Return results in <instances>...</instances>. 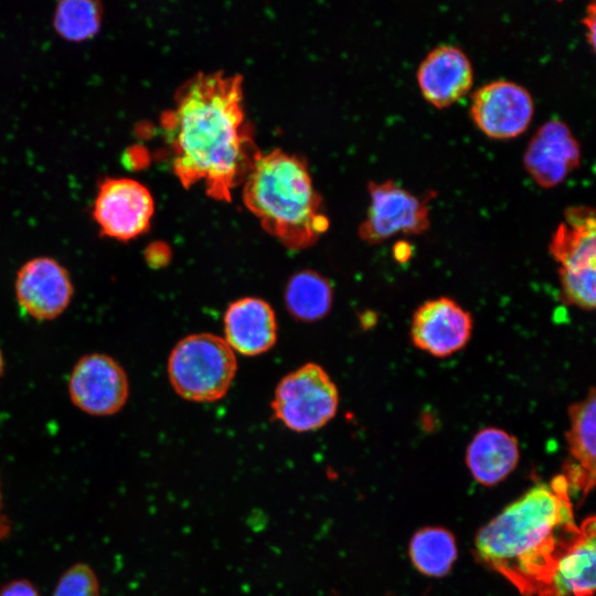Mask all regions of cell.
Returning a JSON list of instances; mask_svg holds the SVG:
<instances>
[{"label":"cell","mask_w":596,"mask_h":596,"mask_svg":"<svg viewBox=\"0 0 596 596\" xmlns=\"http://www.w3.org/2000/svg\"><path fill=\"white\" fill-rule=\"evenodd\" d=\"M561 299L566 305L584 310H594L596 306V268L579 270L558 269Z\"/></svg>","instance_id":"obj_22"},{"label":"cell","mask_w":596,"mask_h":596,"mask_svg":"<svg viewBox=\"0 0 596 596\" xmlns=\"http://www.w3.org/2000/svg\"><path fill=\"white\" fill-rule=\"evenodd\" d=\"M52 596H100L98 576L87 563H75L61 574Z\"/></svg>","instance_id":"obj_23"},{"label":"cell","mask_w":596,"mask_h":596,"mask_svg":"<svg viewBox=\"0 0 596 596\" xmlns=\"http://www.w3.org/2000/svg\"><path fill=\"white\" fill-rule=\"evenodd\" d=\"M74 284L68 269L51 256L28 259L17 270L14 296L20 309L35 321L58 318L70 306Z\"/></svg>","instance_id":"obj_9"},{"label":"cell","mask_w":596,"mask_h":596,"mask_svg":"<svg viewBox=\"0 0 596 596\" xmlns=\"http://www.w3.org/2000/svg\"><path fill=\"white\" fill-rule=\"evenodd\" d=\"M578 533L570 489L560 475L530 488L485 525L475 555L522 595L542 596Z\"/></svg>","instance_id":"obj_2"},{"label":"cell","mask_w":596,"mask_h":596,"mask_svg":"<svg viewBox=\"0 0 596 596\" xmlns=\"http://www.w3.org/2000/svg\"><path fill=\"white\" fill-rule=\"evenodd\" d=\"M338 405V389L328 373L316 363H307L280 380L272 409L286 427L305 433L330 422Z\"/></svg>","instance_id":"obj_5"},{"label":"cell","mask_w":596,"mask_h":596,"mask_svg":"<svg viewBox=\"0 0 596 596\" xmlns=\"http://www.w3.org/2000/svg\"><path fill=\"white\" fill-rule=\"evenodd\" d=\"M581 147L570 127L560 120L541 125L523 157L524 168L543 188L561 183L579 164Z\"/></svg>","instance_id":"obj_12"},{"label":"cell","mask_w":596,"mask_h":596,"mask_svg":"<svg viewBox=\"0 0 596 596\" xmlns=\"http://www.w3.org/2000/svg\"><path fill=\"white\" fill-rule=\"evenodd\" d=\"M12 531V522L8 514L4 512L1 486H0V541L10 536Z\"/></svg>","instance_id":"obj_28"},{"label":"cell","mask_w":596,"mask_h":596,"mask_svg":"<svg viewBox=\"0 0 596 596\" xmlns=\"http://www.w3.org/2000/svg\"><path fill=\"white\" fill-rule=\"evenodd\" d=\"M595 1H592L586 8V14L583 17L582 22L587 29V41L589 45L595 49Z\"/></svg>","instance_id":"obj_26"},{"label":"cell","mask_w":596,"mask_h":596,"mask_svg":"<svg viewBox=\"0 0 596 596\" xmlns=\"http://www.w3.org/2000/svg\"><path fill=\"white\" fill-rule=\"evenodd\" d=\"M534 104L530 92L507 79H496L477 88L471 97L470 116L488 137L513 138L530 125Z\"/></svg>","instance_id":"obj_10"},{"label":"cell","mask_w":596,"mask_h":596,"mask_svg":"<svg viewBox=\"0 0 596 596\" xmlns=\"http://www.w3.org/2000/svg\"><path fill=\"white\" fill-rule=\"evenodd\" d=\"M0 596H41L36 586L26 578H15L0 586Z\"/></svg>","instance_id":"obj_24"},{"label":"cell","mask_w":596,"mask_h":596,"mask_svg":"<svg viewBox=\"0 0 596 596\" xmlns=\"http://www.w3.org/2000/svg\"><path fill=\"white\" fill-rule=\"evenodd\" d=\"M549 246L561 268L579 270L596 267L595 211L589 206H570L564 212Z\"/></svg>","instance_id":"obj_16"},{"label":"cell","mask_w":596,"mask_h":596,"mask_svg":"<svg viewBox=\"0 0 596 596\" xmlns=\"http://www.w3.org/2000/svg\"><path fill=\"white\" fill-rule=\"evenodd\" d=\"M332 300L329 280L317 272L305 269L288 279L285 302L289 313L298 320L312 322L326 317Z\"/></svg>","instance_id":"obj_19"},{"label":"cell","mask_w":596,"mask_h":596,"mask_svg":"<svg viewBox=\"0 0 596 596\" xmlns=\"http://www.w3.org/2000/svg\"><path fill=\"white\" fill-rule=\"evenodd\" d=\"M472 328L469 311L449 297H438L426 300L413 313L411 340L417 349L446 358L468 343Z\"/></svg>","instance_id":"obj_11"},{"label":"cell","mask_w":596,"mask_h":596,"mask_svg":"<svg viewBox=\"0 0 596 596\" xmlns=\"http://www.w3.org/2000/svg\"><path fill=\"white\" fill-rule=\"evenodd\" d=\"M153 213L152 194L139 181L108 177L99 182L92 215L100 236L135 240L149 230Z\"/></svg>","instance_id":"obj_6"},{"label":"cell","mask_w":596,"mask_h":596,"mask_svg":"<svg viewBox=\"0 0 596 596\" xmlns=\"http://www.w3.org/2000/svg\"><path fill=\"white\" fill-rule=\"evenodd\" d=\"M413 253L412 245L407 241H398L393 247V256L400 264L406 263Z\"/></svg>","instance_id":"obj_27"},{"label":"cell","mask_w":596,"mask_h":596,"mask_svg":"<svg viewBox=\"0 0 596 596\" xmlns=\"http://www.w3.org/2000/svg\"><path fill=\"white\" fill-rule=\"evenodd\" d=\"M224 334L231 349L244 355L268 351L277 340V322L272 306L256 297L233 301L224 315Z\"/></svg>","instance_id":"obj_15"},{"label":"cell","mask_w":596,"mask_h":596,"mask_svg":"<svg viewBox=\"0 0 596 596\" xmlns=\"http://www.w3.org/2000/svg\"><path fill=\"white\" fill-rule=\"evenodd\" d=\"M72 404L83 413L106 417L119 413L129 397V380L123 365L102 352L82 355L67 380Z\"/></svg>","instance_id":"obj_8"},{"label":"cell","mask_w":596,"mask_h":596,"mask_svg":"<svg viewBox=\"0 0 596 596\" xmlns=\"http://www.w3.org/2000/svg\"><path fill=\"white\" fill-rule=\"evenodd\" d=\"M409 556L422 574L444 576L450 571L457 557L455 538L444 528H424L413 535L409 543Z\"/></svg>","instance_id":"obj_20"},{"label":"cell","mask_w":596,"mask_h":596,"mask_svg":"<svg viewBox=\"0 0 596 596\" xmlns=\"http://www.w3.org/2000/svg\"><path fill=\"white\" fill-rule=\"evenodd\" d=\"M570 428L566 432L570 458L563 466L568 489L589 493L595 485L596 391L568 406Z\"/></svg>","instance_id":"obj_14"},{"label":"cell","mask_w":596,"mask_h":596,"mask_svg":"<svg viewBox=\"0 0 596 596\" xmlns=\"http://www.w3.org/2000/svg\"><path fill=\"white\" fill-rule=\"evenodd\" d=\"M237 370L234 351L224 338L190 334L180 340L168 359L173 390L192 402H215L230 390Z\"/></svg>","instance_id":"obj_4"},{"label":"cell","mask_w":596,"mask_h":596,"mask_svg":"<svg viewBox=\"0 0 596 596\" xmlns=\"http://www.w3.org/2000/svg\"><path fill=\"white\" fill-rule=\"evenodd\" d=\"M518 439L498 427L480 429L466 450V464L472 477L483 486L502 481L518 465Z\"/></svg>","instance_id":"obj_18"},{"label":"cell","mask_w":596,"mask_h":596,"mask_svg":"<svg viewBox=\"0 0 596 596\" xmlns=\"http://www.w3.org/2000/svg\"><path fill=\"white\" fill-rule=\"evenodd\" d=\"M368 189L370 205L358 231L364 242L377 244L397 233L422 234L429 227L428 203L434 193L418 196L394 180L371 181Z\"/></svg>","instance_id":"obj_7"},{"label":"cell","mask_w":596,"mask_h":596,"mask_svg":"<svg viewBox=\"0 0 596 596\" xmlns=\"http://www.w3.org/2000/svg\"><path fill=\"white\" fill-rule=\"evenodd\" d=\"M102 21L103 7L98 1H61L53 15L56 33L71 42H83L94 38L100 30Z\"/></svg>","instance_id":"obj_21"},{"label":"cell","mask_w":596,"mask_h":596,"mask_svg":"<svg viewBox=\"0 0 596 596\" xmlns=\"http://www.w3.org/2000/svg\"><path fill=\"white\" fill-rule=\"evenodd\" d=\"M595 592V518L585 519L579 533L560 560L542 596H593Z\"/></svg>","instance_id":"obj_17"},{"label":"cell","mask_w":596,"mask_h":596,"mask_svg":"<svg viewBox=\"0 0 596 596\" xmlns=\"http://www.w3.org/2000/svg\"><path fill=\"white\" fill-rule=\"evenodd\" d=\"M243 183L246 207L286 247L307 248L328 228L321 196L297 156L280 149L260 153Z\"/></svg>","instance_id":"obj_3"},{"label":"cell","mask_w":596,"mask_h":596,"mask_svg":"<svg viewBox=\"0 0 596 596\" xmlns=\"http://www.w3.org/2000/svg\"><path fill=\"white\" fill-rule=\"evenodd\" d=\"M416 76L423 96L435 107L444 108L470 89L473 71L460 47L443 44L426 54Z\"/></svg>","instance_id":"obj_13"},{"label":"cell","mask_w":596,"mask_h":596,"mask_svg":"<svg viewBox=\"0 0 596 596\" xmlns=\"http://www.w3.org/2000/svg\"><path fill=\"white\" fill-rule=\"evenodd\" d=\"M145 258L148 265L157 268L168 263L170 259V251L161 242H156L147 246Z\"/></svg>","instance_id":"obj_25"},{"label":"cell","mask_w":596,"mask_h":596,"mask_svg":"<svg viewBox=\"0 0 596 596\" xmlns=\"http://www.w3.org/2000/svg\"><path fill=\"white\" fill-rule=\"evenodd\" d=\"M242 83L236 74L200 72L179 88L175 108L162 117L180 183L203 182L219 201H231L260 155L245 119Z\"/></svg>","instance_id":"obj_1"},{"label":"cell","mask_w":596,"mask_h":596,"mask_svg":"<svg viewBox=\"0 0 596 596\" xmlns=\"http://www.w3.org/2000/svg\"><path fill=\"white\" fill-rule=\"evenodd\" d=\"M6 371V359L2 349L0 348V380L2 379Z\"/></svg>","instance_id":"obj_29"}]
</instances>
